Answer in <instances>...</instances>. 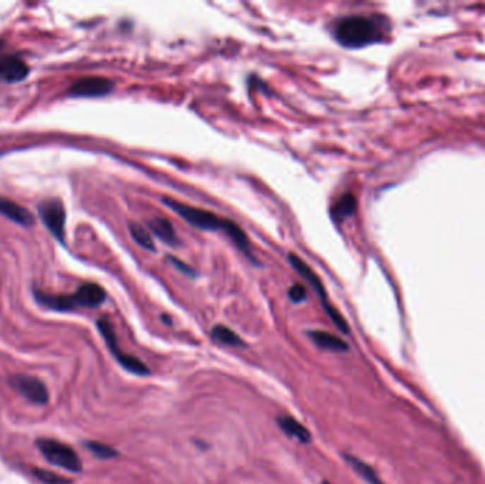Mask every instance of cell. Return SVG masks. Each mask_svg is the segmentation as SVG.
Returning <instances> with one entry per match:
<instances>
[{
	"label": "cell",
	"mask_w": 485,
	"mask_h": 484,
	"mask_svg": "<svg viewBox=\"0 0 485 484\" xmlns=\"http://www.w3.org/2000/svg\"><path fill=\"white\" fill-rule=\"evenodd\" d=\"M162 203L171 211H174L175 213H178L185 222H188L195 229L206 232H223L233 242V244L250 260V263L258 264L256 256L253 254V247L249 240V236L236 222L219 218L213 212L185 205L172 198H162Z\"/></svg>",
	"instance_id": "6da1fadb"
},
{
	"label": "cell",
	"mask_w": 485,
	"mask_h": 484,
	"mask_svg": "<svg viewBox=\"0 0 485 484\" xmlns=\"http://www.w3.org/2000/svg\"><path fill=\"white\" fill-rule=\"evenodd\" d=\"M334 39L347 49H361L379 43L385 37L382 23L371 16L351 15L335 22Z\"/></svg>",
	"instance_id": "7a4b0ae2"
},
{
	"label": "cell",
	"mask_w": 485,
	"mask_h": 484,
	"mask_svg": "<svg viewBox=\"0 0 485 484\" xmlns=\"http://www.w3.org/2000/svg\"><path fill=\"white\" fill-rule=\"evenodd\" d=\"M288 261L291 264V267L305 280L308 281V284L311 285V288L315 291V294L318 295L323 309H325V312L328 314V317L331 318V321L335 324V327L344 333V334H348L349 333V326H348V322L347 319L341 315V312L330 302L328 300V294H327V290H325V285H323L322 280L318 277V274L297 254L294 253H289L288 254Z\"/></svg>",
	"instance_id": "3957f363"
},
{
	"label": "cell",
	"mask_w": 485,
	"mask_h": 484,
	"mask_svg": "<svg viewBox=\"0 0 485 484\" xmlns=\"http://www.w3.org/2000/svg\"><path fill=\"white\" fill-rule=\"evenodd\" d=\"M36 444L49 463L73 473L83 470L81 459L71 446L54 439H40Z\"/></svg>",
	"instance_id": "277c9868"
},
{
	"label": "cell",
	"mask_w": 485,
	"mask_h": 484,
	"mask_svg": "<svg viewBox=\"0 0 485 484\" xmlns=\"http://www.w3.org/2000/svg\"><path fill=\"white\" fill-rule=\"evenodd\" d=\"M97 327H98V331L101 333L102 338L105 340L109 351L112 353V355L115 357V360L129 372L132 374H136V375H146L149 374V370L148 367L139 361L138 358L132 357V355H128V354H124L121 350H119V346H118V340H116V336H115V331H114V327L112 324L109 322L108 318L102 317L97 321Z\"/></svg>",
	"instance_id": "5b68a950"
},
{
	"label": "cell",
	"mask_w": 485,
	"mask_h": 484,
	"mask_svg": "<svg viewBox=\"0 0 485 484\" xmlns=\"http://www.w3.org/2000/svg\"><path fill=\"white\" fill-rule=\"evenodd\" d=\"M39 215L42 220L44 222V225L47 226V229L50 230V233L59 242L63 243L66 237V233H64L66 211H64L63 203L59 199L44 201L39 208Z\"/></svg>",
	"instance_id": "8992f818"
},
{
	"label": "cell",
	"mask_w": 485,
	"mask_h": 484,
	"mask_svg": "<svg viewBox=\"0 0 485 484\" xmlns=\"http://www.w3.org/2000/svg\"><path fill=\"white\" fill-rule=\"evenodd\" d=\"M9 384L18 392H20L28 401H30L32 403L46 405L49 402V399H50L47 386L36 377L18 374V375L11 377Z\"/></svg>",
	"instance_id": "52a82bcc"
},
{
	"label": "cell",
	"mask_w": 485,
	"mask_h": 484,
	"mask_svg": "<svg viewBox=\"0 0 485 484\" xmlns=\"http://www.w3.org/2000/svg\"><path fill=\"white\" fill-rule=\"evenodd\" d=\"M114 83L104 77H85L77 80L68 90L73 97H102L111 94Z\"/></svg>",
	"instance_id": "ba28073f"
},
{
	"label": "cell",
	"mask_w": 485,
	"mask_h": 484,
	"mask_svg": "<svg viewBox=\"0 0 485 484\" xmlns=\"http://www.w3.org/2000/svg\"><path fill=\"white\" fill-rule=\"evenodd\" d=\"M30 70L29 66L25 63V60L9 56L0 59V78L9 81V83H18L23 81L29 76Z\"/></svg>",
	"instance_id": "9c48e42d"
},
{
	"label": "cell",
	"mask_w": 485,
	"mask_h": 484,
	"mask_svg": "<svg viewBox=\"0 0 485 484\" xmlns=\"http://www.w3.org/2000/svg\"><path fill=\"white\" fill-rule=\"evenodd\" d=\"M148 230L156 236L159 240L167 243L171 247H178L181 246V239L171 223L169 219L167 218H153L152 220H148Z\"/></svg>",
	"instance_id": "30bf717a"
},
{
	"label": "cell",
	"mask_w": 485,
	"mask_h": 484,
	"mask_svg": "<svg viewBox=\"0 0 485 484\" xmlns=\"http://www.w3.org/2000/svg\"><path fill=\"white\" fill-rule=\"evenodd\" d=\"M76 295L78 298L80 307H85V308L100 307L107 300L105 290L101 285L95 284V283H84V284H81L77 288Z\"/></svg>",
	"instance_id": "8fae6325"
},
{
	"label": "cell",
	"mask_w": 485,
	"mask_h": 484,
	"mask_svg": "<svg viewBox=\"0 0 485 484\" xmlns=\"http://www.w3.org/2000/svg\"><path fill=\"white\" fill-rule=\"evenodd\" d=\"M0 213L5 215L8 219L13 220L15 223L26 226V228H29L35 223L32 213L26 208L20 206L16 202H13L8 198H4V196H0Z\"/></svg>",
	"instance_id": "7c38bea8"
},
{
	"label": "cell",
	"mask_w": 485,
	"mask_h": 484,
	"mask_svg": "<svg viewBox=\"0 0 485 484\" xmlns=\"http://www.w3.org/2000/svg\"><path fill=\"white\" fill-rule=\"evenodd\" d=\"M309 338L322 350L335 351V353H345L349 350L348 343H345L338 336H334L327 331H309Z\"/></svg>",
	"instance_id": "4fadbf2b"
},
{
	"label": "cell",
	"mask_w": 485,
	"mask_h": 484,
	"mask_svg": "<svg viewBox=\"0 0 485 484\" xmlns=\"http://www.w3.org/2000/svg\"><path fill=\"white\" fill-rule=\"evenodd\" d=\"M277 422L285 435L298 439L301 443H309L311 442L312 437H311L309 430L302 423H299L297 419H294L292 416H289V415L280 416L277 419Z\"/></svg>",
	"instance_id": "5bb4252c"
},
{
	"label": "cell",
	"mask_w": 485,
	"mask_h": 484,
	"mask_svg": "<svg viewBox=\"0 0 485 484\" xmlns=\"http://www.w3.org/2000/svg\"><path fill=\"white\" fill-rule=\"evenodd\" d=\"M358 208V201L352 194L342 195L331 208V218L337 223L351 218Z\"/></svg>",
	"instance_id": "9a60e30c"
},
{
	"label": "cell",
	"mask_w": 485,
	"mask_h": 484,
	"mask_svg": "<svg viewBox=\"0 0 485 484\" xmlns=\"http://www.w3.org/2000/svg\"><path fill=\"white\" fill-rule=\"evenodd\" d=\"M128 229H129V233H131V236H132V239H133V242L136 244H139L145 250L156 252V246L153 243V237H152L150 232L145 226H142V225H139L136 222H131Z\"/></svg>",
	"instance_id": "2e32d148"
},
{
	"label": "cell",
	"mask_w": 485,
	"mask_h": 484,
	"mask_svg": "<svg viewBox=\"0 0 485 484\" xmlns=\"http://www.w3.org/2000/svg\"><path fill=\"white\" fill-rule=\"evenodd\" d=\"M212 337L222 343V344H226V346H230V347H244V341L230 329H227L226 326H215L213 330H212Z\"/></svg>",
	"instance_id": "e0dca14e"
},
{
	"label": "cell",
	"mask_w": 485,
	"mask_h": 484,
	"mask_svg": "<svg viewBox=\"0 0 485 484\" xmlns=\"http://www.w3.org/2000/svg\"><path fill=\"white\" fill-rule=\"evenodd\" d=\"M345 459L348 460V463L354 467V470L361 476L364 477L369 484H382V481L379 480V477L376 476L375 470L368 466L366 463H364L361 459L355 457V456H351V454H347Z\"/></svg>",
	"instance_id": "ac0fdd59"
},
{
	"label": "cell",
	"mask_w": 485,
	"mask_h": 484,
	"mask_svg": "<svg viewBox=\"0 0 485 484\" xmlns=\"http://www.w3.org/2000/svg\"><path fill=\"white\" fill-rule=\"evenodd\" d=\"M33 474L36 476L37 480H40L44 484H70L71 483V480H68V478H66L57 473L43 470V468H35Z\"/></svg>",
	"instance_id": "d6986e66"
},
{
	"label": "cell",
	"mask_w": 485,
	"mask_h": 484,
	"mask_svg": "<svg viewBox=\"0 0 485 484\" xmlns=\"http://www.w3.org/2000/svg\"><path fill=\"white\" fill-rule=\"evenodd\" d=\"M87 446V449L97 457L100 459H111V457H115L118 453L111 447V446H107L101 442H85L84 443Z\"/></svg>",
	"instance_id": "ffe728a7"
},
{
	"label": "cell",
	"mask_w": 485,
	"mask_h": 484,
	"mask_svg": "<svg viewBox=\"0 0 485 484\" xmlns=\"http://www.w3.org/2000/svg\"><path fill=\"white\" fill-rule=\"evenodd\" d=\"M288 297H289V300H291L292 302H297V304H298V302L305 301L306 297H308V294H306L305 287H304L302 284L297 283V284H294V285H291V287L288 288Z\"/></svg>",
	"instance_id": "44dd1931"
},
{
	"label": "cell",
	"mask_w": 485,
	"mask_h": 484,
	"mask_svg": "<svg viewBox=\"0 0 485 484\" xmlns=\"http://www.w3.org/2000/svg\"><path fill=\"white\" fill-rule=\"evenodd\" d=\"M168 260H171V263H172L179 271H182L184 274H186V276H189V277H196V271H195L189 264H186L185 261H182V260H179L178 257H174V256H168Z\"/></svg>",
	"instance_id": "7402d4cb"
},
{
	"label": "cell",
	"mask_w": 485,
	"mask_h": 484,
	"mask_svg": "<svg viewBox=\"0 0 485 484\" xmlns=\"http://www.w3.org/2000/svg\"><path fill=\"white\" fill-rule=\"evenodd\" d=\"M322 484H331V483H328V481H323Z\"/></svg>",
	"instance_id": "603a6c76"
}]
</instances>
